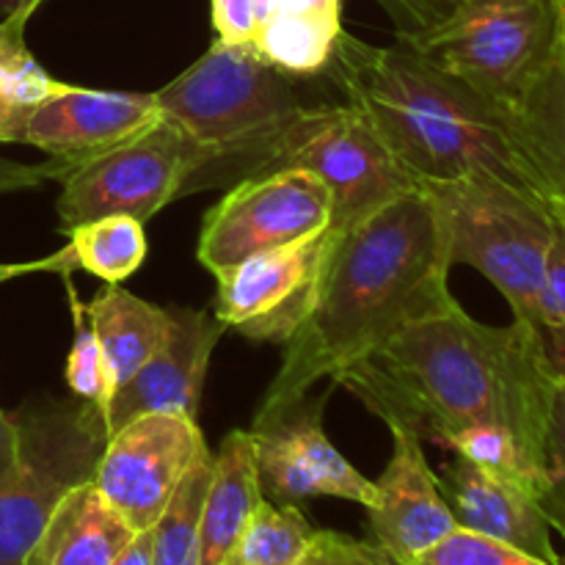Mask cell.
<instances>
[{"label":"cell","mask_w":565,"mask_h":565,"mask_svg":"<svg viewBox=\"0 0 565 565\" xmlns=\"http://www.w3.org/2000/svg\"><path fill=\"white\" fill-rule=\"evenodd\" d=\"M337 384L384 423L450 447L469 430L511 436L550 467V428L561 375L544 337L524 320L489 326L452 303L353 362Z\"/></svg>","instance_id":"cell-1"},{"label":"cell","mask_w":565,"mask_h":565,"mask_svg":"<svg viewBox=\"0 0 565 565\" xmlns=\"http://www.w3.org/2000/svg\"><path fill=\"white\" fill-rule=\"evenodd\" d=\"M450 270L445 224L423 185L342 232L318 301L285 342L257 417L301 401L406 326L452 307Z\"/></svg>","instance_id":"cell-2"},{"label":"cell","mask_w":565,"mask_h":565,"mask_svg":"<svg viewBox=\"0 0 565 565\" xmlns=\"http://www.w3.org/2000/svg\"><path fill=\"white\" fill-rule=\"evenodd\" d=\"M326 70L417 185L491 174L541 196L500 110L403 39L373 47L342 31Z\"/></svg>","instance_id":"cell-3"},{"label":"cell","mask_w":565,"mask_h":565,"mask_svg":"<svg viewBox=\"0 0 565 565\" xmlns=\"http://www.w3.org/2000/svg\"><path fill=\"white\" fill-rule=\"evenodd\" d=\"M154 99L160 114L207 154V166L193 174L185 191L207 185L210 177V185L252 177L307 108L287 72L259 58L252 44L218 39L182 75L154 92Z\"/></svg>","instance_id":"cell-4"},{"label":"cell","mask_w":565,"mask_h":565,"mask_svg":"<svg viewBox=\"0 0 565 565\" xmlns=\"http://www.w3.org/2000/svg\"><path fill=\"white\" fill-rule=\"evenodd\" d=\"M445 224L452 265L480 270L541 334V292L546 279L555 215L535 193L491 174L423 182Z\"/></svg>","instance_id":"cell-5"},{"label":"cell","mask_w":565,"mask_h":565,"mask_svg":"<svg viewBox=\"0 0 565 565\" xmlns=\"http://www.w3.org/2000/svg\"><path fill=\"white\" fill-rule=\"evenodd\" d=\"M561 20L563 0H478L408 44L502 110L544 70Z\"/></svg>","instance_id":"cell-6"},{"label":"cell","mask_w":565,"mask_h":565,"mask_svg":"<svg viewBox=\"0 0 565 565\" xmlns=\"http://www.w3.org/2000/svg\"><path fill=\"white\" fill-rule=\"evenodd\" d=\"M276 169L318 177L331 196V226L340 232L417 188L362 110L348 103L303 108L254 174Z\"/></svg>","instance_id":"cell-7"},{"label":"cell","mask_w":565,"mask_h":565,"mask_svg":"<svg viewBox=\"0 0 565 565\" xmlns=\"http://www.w3.org/2000/svg\"><path fill=\"white\" fill-rule=\"evenodd\" d=\"M204 166L207 154L174 121L160 116L143 132L61 177V224L70 232L105 215H130L147 224Z\"/></svg>","instance_id":"cell-8"},{"label":"cell","mask_w":565,"mask_h":565,"mask_svg":"<svg viewBox=\"0 0 565 565\" xmlns=\"http://www.w3.org/2000/svg\"><path fill=\"white\" fill-rule=\"evenodd\" d=\"M20 467L0 483V565H28L50 511L70 486L88 480L105 445L92 406L22 414Z\"/></svg>","instance_id":"cell-9"},{"label":"cell","mask_w":565,"mask_h":565,"mask_svg":"<svg viewBox=\"0 0 565 565\" xmlns=\"http://www.w3.org/2000/svg\"><path fill=\"white\" fill-rule=\"evenodd\" d=\"M331 226V196L303 169L263 171L237 185L204 215L196 257L210 274L241 265L254 254L312 237Z\"/></svg>","instance_id":"cell-10"},{"label":"cell","mask_w":565,"mask_h":565,"mask_svg":"<svg viewBox=\"0 0 565 565\" xmlns=\"http://www.w3.org/2000/svg\"><path fill=\"white\" fill-rule=\"evenodd\" d=\"M204 450L207 441L193 417L141 414L105 439L92 483L132 533H143L152 530Z\"/></svg>","instance_id":"cell-11"},{"label":"cell","mask_w":565,"mask_h":565,"mask_svg":"<svg viewBox=\"0 0 565 565\" xmlns=\"http://www.w3.org/2000/svg\"><path fill=\"white\" fill-rule=\"evenodd\" d=\"M340 235V230L329 226L290 246L254 254L221 274L215 279V318L252 340L287 342L318 301Z\"/></svg>","instance_id":"cell-12"},{"label":"cell","mask_w":565,"mask_h":565,"mask_svg":"<svg viewBox=\"0 0 565 565\" xmlns=\"http://www.w3.org/2000/svg\"><path fill=\"white\" fill-rule=\"evenodd\" d=\"M326 397L290 403L265 417H254L252 447L263 494L279 505H298L312 497H337L362 505H375V480L364 478L326 436Z\"/></svg>","instance_id":"cell-13"},{"label":"cell","mask_w":565,"mask_h":565,"mask_svg":"<svg viewBox=\"0 0 565 565\" xmlns=\"http://www.w3.org/2000/svg\"><path fill=\"white\" fill-rule=\"evenodd\" d=\"M392 456L375 480L379 500L367 508L375 546L395 565H408L458 527L425 458L423 439L401 423H386Z\"/></svg>","instance_id":"cell-14"},{"label":"cell","mask_w":565,"mask_h":565,"mask_svg":"<svg viewBox=\"0 0 565 565\" xmlns=\"http://www.w3.org/2000/svg\"><path fill=\"white\" fill-rule=\"evenodd\" d=\"M154 94L94 92L61 83L28 108L22 143L47 152L66 169L138 136L160 119Z\"/></svg>","instance_id":"cell-15"},{"label":"cell","mask_w":565,"mask_h":565,"mask_svg":"<svg viewBox=\"0 0 565 565\" xmlns=\"http://www.w3.org/2000/svg\"><path fill=\"white\" fill-rule=\"evenodd\" d=\"M171 318L174 326L166 345L110 397L103 417L105 439L141 414L163 412L196 419L204 375L226 326L210 312L193 309H171Z\"/></svg>","instance_id":"cell-16"},{"label":"cell","mask_w":565,"mask_h":565,"mask_svg":"<svg viewBox=\"0 0 565 565\" xmlns=\"http://www.w3.org/2000/svg\"><path fill=\"white\" fill-rule=\"evenodd\" d=\"M436 478L458 527L502 541L535 561L550 565L561 561L550 522L527 489L461 456L447 461Z\"/></svg>","instance_id":"cell-17"},{"label":"cell","mask_w":565,"mask_h":565,"mask_svg":"<svg viewBox=\"0 0 565 565\" xmlns=\"http://www.w3.org/2000/svg\"><path fill=\"white\" fill-rule=\"evenodd\" d=\"M500 114L541 196L565 215V0L561 33L544 70Z\"/></svg>","instance_id":"cell-18"},{"label":"cell","mask_w":565,"mask_h":565,"mask_svg":"<svg viewBox=\"0 0 565 565\" xmlns=\"http://www.w3.org/2000/svg\"><path fill=\"white\" fill-rule=\"evenodd\" d=\"M132 535L130 524L88 478L58 497L31 546L28 565H110Z\"/></svg>","instance_id":"cell-19"},{"label":"cell","mask_w":565,"mask_h":565,"mask_svg":"<svg viewBox=\"0 0 565 565\" xmlns=\"http://www.w3.org/2000/svg\"><path fill=\"white\" fill-rule=\"evenodd\" d=\"M265 500L248 430H232L213 461L199 527V565H224Z\"/></svg>","instance_id":"cell-20"},{"label":"cell","mask_w":565,"mask_h":565,"mask_svg":"<svg viewBox=\"0 0 565 565\" xmlns=\"http://www.w3.org/2000/svg\"><path fill=\"white\" fill-rule=\"evenodd\" d=\"M108 370L110 397L147 364L171 337V309H160L119 285H105L86 303Z\"/></svg>","instance_id":"cell-21"},{"label":"cell","mask_w":565,"mask_h":565,"mask_svg":"<svg viewBox=\"0 0 565 565\" xmlns=\"http://www.w3.org/2000/svg\"><path fill=\"white\" fill-rule=\"evenodd\" d=\"M70 270H88L105 285L130 279L147 259L143 224L130 215H105L66 232Z\"/></svg>","instance_id":"cell-22"},{"label":"cell","mask_w":565,"mask_h":565,"mask_svg":"<svg viewBox=\"0 0 565 565\" xmlns=\"http://www.w3.org/2000/svg\"><path fill=\"white\" fill-rule=\"evenodd\" d=\"M213 461L215 456L207 447L149 530L152 565H199V527H202L204 494L213 478Z\"/></svg>","instance_id":"cell-23"},{"label":"cell","mask_w":565,"mask_h":565,"mask_svg":"<svg viewBox=\"0 0 565 565\" xmlns=\"http://www.w3.org/2000/svg\"><path fill=\"white\" fill-rule=\"evenodd\" d=\"M315 527L298 505L263 500L224 565H296Z\"/></svg>","instance_id":"cell-24"},{"label":"cell","mask_w":565,"mask_h":565,"mask_svg":"<svg viewBox=\"0 0 565 565\" xmlns=\"http://www.w3.org/2000/svg\"><path fill=\"white\" fill-rule=\"evenodd\" d=\"M39 6V0L20 6L0 22V94L20 108H33L58 86L25 44V25Z\"/></svg>","instance_id":"cell-25"},{"label":"cell","mask_w":565,"mask_h":565,"mask_svg":"<svg viewBox=\"0 0 565 565\" xmlns=\"http://www.w3.org/2000/svg\"><path fill=\"white\" fill-rule=\"evenodd\" d=\"M66 279V290H70V309H72V326H75V334H72V351L66 359V384L75 392V397H81L86 406H92L99 414V419L105 417V408L110 403V384H108V370H105L103 348H99L97 331H94L92 318L86 312V303L77 298L75 287L70 285V276Z\"/></svg>","instance_id":"cell-26"},{"label":"cell","mask_w":565,"mask_h":565,"mask_svg":"<svg viewBox=\"0 0 565 565\" xmlns=\"http://www.w3.org/2000/svg\"><path fill=\"white\" fill-rule=\"evenodd\" d=\"M552 215H555V237H552L544 292H541V337L557 375L565 381V215L557 210H552Z\"/></svg>","instance_id":"cell-27"},{"label":"cell","mask_w":565,"mask_h":565,"mask_svg":"<svg viewBox=\"0 0 565 565\" xmlns=\"http://www.w3.org/2000/svg\"><path fill=\"white\" fill-rule=\"evenodd\" d=\"M408 565H550L544 561L524 555L502 541L489 539V535L472 533V530L456 527L450 535L430 546L428 552L412 561Z\"/></svg>","instance_id":"cell-28"},{"label":"cell","mask_w":565,"mask_h":565,"mask_svg":"<svg viewBox=\"0 0 565 565\" xmlns=\"http://www.w3.org/2000/svg\"><path fill=\"white\" fill-rule=\"evenodd\" d=\"M539 505L550 527L565 539V381L557 390L555 412H552L550 467H546V483L539 494Z\"/></svg>","instance_id":"cell-29"},{"label":"cell","mask_w":565,"mask_h":565,"mask_svg":"<svg viewBox=\"0 0 565 565\" xmlns=\"http://www.w3.org/2000/svg\"><path fill=\"white\" fill-rule=\"evenodd\" d=\"M379 3L395 22L397 39L412 42L445 25L478 0H379Z\"/></svg>","instance_id":"cell-30"},{"label":"cell","mask_w":565,"mask_h":565,"mask_svg":"<svg viewBox=\"0 0 565 565\" xmlns=\"http://www.w3.org/2000/svg\"><path fill=\"white\" fill-rule=\"evenodd\" d=\"M296 565H395L375 544L348 539L331 530H315Z\"/></svg>","instance_id":"cell-31"},{"label":"cell","mask_w":565,"mask_h":565,"mask_svg":"<svg viewBox=\"0 0 565 565\" xmlns=\"http://www.w3.org/2000/svg\"><path fill=\"white\" fill-rule=\"evenodd\" d=\"M210 20L218 42L252 44L257 31L254 0H210Z\"/></svg>","instance_id":"cell-32"},{"label":"cell","mask_w":565,"mask_h":565,"mask_svg":"<svg viewBox=\"0 0 565 565\" xmlns=\"http://www.w3.org/2000/svg\"><path fill=\"white\" fill-rule=\"evenodd\" d=\"M66 163L47 158L42 163H22V160H11L0 154V196L3 193L31 191V188L44 185L50 180H61L66 174Z\"/></svg>","instance_id":"cell-33"},{"label":"cell","mask_w":565,"mask_h":565,"mask_svg":"<svg viewBox=\"0 0 565 565\" xmlns=\"http://www.w3.org/2000/svg\"><path fill=\"white\" fill-rule=\"evenodd\" d=\"M20 450H22V436H20V419L9 417L0 408V483L20 467Z\"/></svg>","instance_id":"cell-34"},{"label":"cell","mask_w":565,"mask_h":565,"mask_svg":"<svg viewBox=\"0 0 565 565\" xmlns=\"http://www.w3.org/2000/svg\"><path fill=\"white\" fill-rule=\"evenodd\" d=\"M28 274H61V276H70V263H66V252L50 254V257L42 259H31V263H0V285L6 281L17 279V276H28Z\"/></svg>","instance_id":"cell-35"},{"label":"cell","mask_w":565,"mask_h":565,"mask_svg":"<svg viewBox=\"0 0 565 565\" xmlns=\"http://www.w3.org/2000/svg\"><path fill=\"white\" fill-rule=\"evenodd\" d=\"M28 108L11 103L0 94V143H22V127H25Z\"/></svg>","instance_id":"cell-36"},{"label":"cell","mask_w":565,"mask_h":565,"mask_svg":"<svg viewBox=\"0 0 565 565\" xmlns=\"http://www.w3.org/2000/svg\"><path fill=\"white\" fill-rule=\"evenodd\" d=\"M110 565H152V533L143 530V533L132 535L130 544L119 552Z\"/></svg>","instance_id":"cell-37"},{"label":"cell","mask_w":565,"mask_h":565,"mask_svg":"<svg viewBox=\"0 0 565 565\" xmlns=\"http://www.w3.org/2000/svg\"><path fill=\"white\" fill-rule=\"evenodd\" d=\"M28 3H33V0H28ZM39 3H44V0H39ZM20 6H25L22 0H0V14H9V11L20 9Z\"/></svg>","instance_id":"cell-38"},{"label":"cell","mask_w":565,"mask_h":565,"mask_svg":"<svg viewBox=\"0 0 565 565\" xmlns=\"http://www.w3.org/2000/svg\"><path fill=\"white\" fill-rule=\"evenodd\" d=\"M557 565H565V555H561V561H557Z\"/></svg>","instance_id":"cell-39"},{"label":"cell","mask_w":565,"mask_h":565,"mask_svg":"<svg viewBox=\"0 0 565 565\" xmlns=\"http://www.w3.org/2000/svg\"><path fill=\"white\" fill-rule=\"evenodd\" d=\"M22 3H28V0H22Z\"/></svg>","instance_id":"cell-40"}]
</instances>
